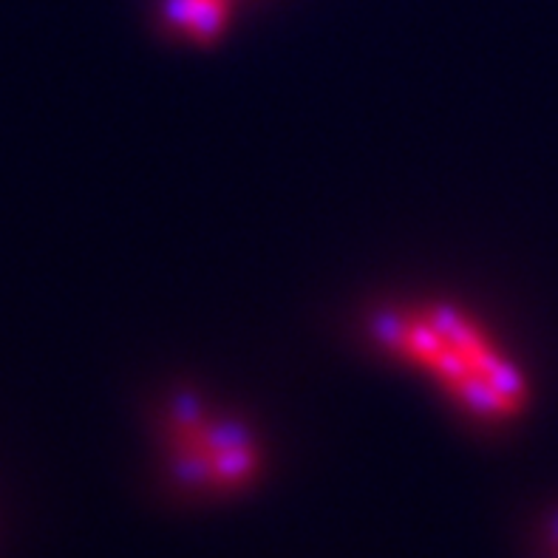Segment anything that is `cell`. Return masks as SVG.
Wrapping results in <instances>:
<instances>
[{
    "instance_id": "obj_1",
    "label": "cell",
    "mask_w": 558,
    "mask_h": 558,
    "mask_svg": "<svg viewBox=\"0 0 558 558\" xmlns=\"http://www.w3.org/2000/svg\"><path fill=\"white\" fill-rule=\"evenodd\" d=\"M366 329L377 352L423 375L474 425L502 428L531 409L533 383L522 361L462 306L405 301L377 310Z\"/></svg>"
},
{
    "instance_id": "obj_2",
    "label": "cell",
    "mask_w": 558,
    "mask_h": 558,
    "mask_svg": "<svg viewBox=\"0 0 558 558\" xmlns=\"http://www.w3.org/2000/svg\"><path fill=\"white\" fill-rule=\"evenodd\" d=\"M156 451L165 480L202 499L244 494L267 471V451L253 425L191 391L170 395L156 411Z\"/></svg>"
},
{
    "instance_id": "obj_3",
    "label": "cell",
    "mask_w": 558,
    "mask_h": 558,
    "mask_svg": "<svg viewBox=\"0 0 558 558\" xmlns=\"http://www.w3.org/2000/svg\"><path fill=\"white\" fill-rule=\"evenodd\" d=\"M230 7V0H165L162 23L184 40L210 43L225 32Z\"/></svg>"
},
{
    "instance_id": "obj_4",
    "label": "cell",
    "mask_w": 558,
    "mask_h": 558,
    "mask_svg": "<svg viewBox=\"0 0 558 558\" xmlns=\"http://www.w3.org/2000/svg\"><path fill=\"white\" fill-rule=\"evenodd\" d=\"M542 558H558V510L542 524Z\"/></svg>"
}]
</instances>
